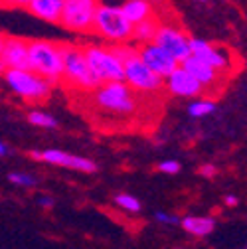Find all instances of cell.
I'll use <instances>...</instances> for the list:
<instances>
[{"label": "cell", "mask_w": 247, "mask_h": 249, "mask_svg": "<svg viewBox=\"0 0 247 249\" xmlns=\"http://www.w3.org/2000/svg\"><path fill=\"white\" fill-rule=\"evenodd\" d=\"M91 93H93L95 107L107 115L129 117L137 111V93L125 81L101 83Z\"/></svg>", "instance_id": "7a4b0ae2"}, {"label": "cell", "mask_w": 247, "mask_h": 249, "mask_svg": "<svg viewBox=\"0 0 247 249\" xmlns=\"http://www.w3.org/2000/svg\"><path fill=\"white\" fill-rule=\"evenodd\" d=\"M215 172H218V170H215V166H213V164H204V166L200 168V174H202V176H206V178H213V176H215Z\"/></svg>", "instance_id": "4316f807"}, {"label": "cell", "mask_w": 247, "mask_h": 249, "mask_svg": "<svg viewBox=\"0 0 247 249\" xmlns=\"http://www.w3.org/2000/svg\"><path fill=\"white\" fill-rule=\"evenodd\" d=\"M137 53L139 57L144 61V64L157 73L160 75L162 79L174 70L178 68V61L164 50L160 48L159 44H154V42H146V44H139L137 46Z\"/></svg>", "instance_id": "4fadbf2b"}, {"label": "cell", "mask_w": 247, "mask_h": 249, "mask_svg": "<svg viewBox=\"0 0 247 249\" xmlns=\"http://www.w3.org/2000/svg\"><path fill=\"white\" fill-rule=\"evenodd\" d=\"M87 66L91 73L95 75L99 83H109V81H123V61L113 53L111 46H97L89 44L81 46Z\"/></svg>", "instance_id": "52a82bcc"}, {"label": "cell", "mask_w": 247, "mask_h": 249, "mask_svg": "<svg viewBox=\"0 0 247 249\" xmlns=\"http://www.w3.org/2000/svg\"><path fill=\"white\" fill-rule=\"evenodd\" d=\"M28 61H30V70L48 79L52 85L61 83V73H64L61 44L50 40L28 42Z\"/></svg>", "instance_id": "6da1fadb"}, {"label": "cell", "mask_w": 247, "mask_h": 249, "mask_svg": "<svg viewBox=\"0 0 247 249\" xmlns=\"http://www.w3.org/2000/svg\"><path fill=\"white\" fill-rule=\"evenodd\" d=\"M61 52H64V73H61V83H66L71 89L89 91V93L97 85H101L95 79V75L91 73L81 46L61 44Z\"/></svg>", "instance_id": "277c9868"}, {"label": "cell", "mask_w": 247, "mask_h": 249, "mask_svg": "<svg viewBox=\"0 0 247 249\" xmlns=\"http://www.w3.org/2000/svg\"><path fill=\"white\" fill-rule=\"evenodd\" d=\"M152 42L159 44L160 48H164L178 64L190 55V36L186 34V30L182 26H178L174 22H162L160 20Z\"/></svg>", "instance_id": "9c48e42d"}, {"label": "cell", "mask_w": 247, "mask_h": 249, "mask_svg": "<svg viewBox=\"0 0 247 249\" xmlns=\"http://www.w3.org/2000/svg\"><path fill=\"white\" fill-rule=\"evenodd\" d=\"M4 81L14 95L26 103H42L52 95V83L32 70H6Z\"/></svg>", "instance_id": "5b68a950"}, {"label": "cell", "mask_w": 247, "mask_h": 249, "mask_svg": "<svg viewBox=\"0 0 247 249\" xmlns=\"http://www.w3.org/2000/svg\"><path fill=\"white\" fill-rule=\"evenodd\" d=\"M32 157L36 160H42L46 164H53V166H66V168H71V170H79V172H95L97 170V164L89 159H83V157H77V154H71V152H64V150H57V148H48V150H36L32 152Z\"/></svg>", "instance_id": "7c38bea8"}, {"label": "cell", "mask_w": 247, "mask_h": 249, "mask_svg": "<svg viewBox=\"0 0 247 249\" xmlns=\"http://www.w3.org/2000/svg\"><path fill=\"white\" fill-rule=\"evenodd\" d=\"M40 206H44V208H52V198H50V196H42V198H40Z\"/></svg>", "instance_id": "f1b7e54d"}, {"label": "cell", "mask_w": 247, "mask_h": 249, "mask_svg": "<svg viewBox=\"0 0 247 249\" xmlns=\"http://www.w3.org/2000/svg\"><path fill=\"white\" fill-rule=\"evenodd\" d=\"M99 38L111 44H121V42H131L133 36V24L125 18L121 6L99 2L95 16H93V30Z\"/></svg>", "instance_id": "3957f363"}, {"label": "cell", "mask_w": 247, "mask_h": 249, "mask_svg": "<svg viewBox=\"0 0 247 249\" xmlns=\"http://www.w3.org/2000/svg\"><path fill=\"white\" fill-rule=\"evenodd\" d=\"M198 2H208V0H198Z\"/></svg>", "instance_id": "836d02e7"}, {"label": "cell", "mask_w": 247, "mask_h": 249, "mask_svg": "<svg viewBox=\"0 0 247 249\" xmlns=\"http://www.w3.org/2000/svg\"><path fill=\"white\" fill-rule=\"evenodd\" d=\"M97 6V0H64V10L57 24L75 34H89L93 30Z\"/></svg>", "instance_id": "ba28073f"}, {"label": "cell", "mask_w": 247, "mask_h": 249, "mask_svg": "<svg viewBox=\"0 0 247 249\" xmlns=\"http://www.w3.org/2000/svg\"><path fill=\"white\" fill-rule=\"evenodd\" d=\"M123 81L141 95H159L164 89V79L154 73L139 53L123 61Z\"/></svg>", "instance_id": "8992f818"}, {"label": "cell", "mask_w": 247, "mask_h": 249, "mask_svg": "<svg viewBox=\"0 0 247 249\" xmlns=\"http://www.w3.org/2000/svg\"><path fill=\"white\" fill-rule=\"evenodd\" d=\"M159 170L164 172V174H176V172H180V162H176V160H162L159 164Z\"/></svg>", "instance_id": "d4e9b609"}, {"label": "cell", "mask_w": 247, "mask_h": 249, "mask_svg": "<svg viewBox=\"0 0 247 249\" xmlns=\"http://www.w3.org/2000/svg\"><path fill=\"white\" fill-rule=\"evenodd\" d=\"M4 154H8V146L4 142H0V157H4Z\"/></svg>", "instance_id": "f546056e"}, {"label": "cell", "mask_w": 247, "mask_h": 249, "mask_svg": "<svg viewBox=\"0 0 247 249\" xmlns=\"http://www.w3.org/2000/svg\"><path fill=\"white\" fill-rule=\"evenodd\" d=\"M180 224H182L184 231H188L194 237H206L215 228V220L210 215H186Z\"/></svg>", "instance_id": "ac0fdd59"}, {"label": "cell", "mask_w": 247, "mask_h": 249, "mask_svg": "<svg viewBox=\"0 0 247 249\" xmlns=\"http://www.w3.org/2000/svg\"><path fill=\"white\" fill-rule=\"evenodd\" d=\"M180 66L186 70V71H190V73L200 81V85L204 87V91H218V89L222 87V83H224V77H222V75H226V73L210 68L208 64H204L202 59L194 57L192 53H190L186 59H182Z\"/></svg>", "instance_id": "5bb4252c"}, {"label": "cell", "mask_w": 247, "mask_h": 249, "mask_svg": "<svg viewBox=\"0 0 247 249\" xmlns=\"http://www.w3.org/2000/svg\"><path fill=\"white\" fill-rule=\"evenodd\" d=\"M164 89L174 97H184V99H192L204 93V87L200 85V81L186 71L180 64L178 68H174L166 77H164Z\"/></svg>", "instance_id": "8fae6325"}, {"label": "cell", "mask_w": 247, "mask_h": 249, "mask_svg": "<svg viewBox=\"0 0 247 249\" xmlns=\"http://www.w3.org/2000/svg\"><path fill=\"white\" fill-rule=\"evenodd\" d=\"M148 2H150L152 6H157V4H162V2H164V0H148Z\"/></svg>", "instance_id": "d6a6232c"}, {"label": "cell", "mask_w": 247, "mask_h": 249, "mask_svg": "<svg viewBox=\"0 0 247 249\" xmlns=\"http://www.w3.org/2000/svg\"><path fill=\"white\" fill-rule=\"evenodd\" d=\"M190 53L194 57L202 59L210 68L222 71V73H228L233 66V57L226 48L213 46V44L200 40V38H190Z\"/></svg>", "instance_id": "30bf717a"}, {"label": "cell", "mask_w": 247, "mask_h": 249, "mask_svg": "<svg viewBox=\"0 0 247 249\" xmlns=\"http://www.w3.org/2000/svg\"><path fill=\"white\" fill-rule=\"evenodd\" d=\"M115 204L121 210L129 212V213H139L141 212V202L135 196H131V194H117L115 196Z\"/></svg>", "instance_id": "7402d4cb"}, {"label": "cell", "mask_w": 247, "mask_h": 249, "mask_svg": "<svg viewBox=\"0 0 247 249\" xmlns=\"http://www.w3.org/2000/svg\"><path fill=\"white\" fill-rule=\"evenodd\" d=\"M8 180L16 186H22V188H30V186H34L36 184V178L34 176H30V174H24V172H12L8 176Z\"/></svg>", "instance_id": "603a6c76"}, {"label": "cell", "mask_w": 247, "mask_h": 249, "mask_svg": "<svg viewBox=\"0 0 247 249\" xmlns=\"http://www.w3.org/2000/svg\"><path fill=\"white\" fill-rule=\"evenodd\" d=\"M28 121L32 123L34 127H40V129H55L57 127V121L50 113H44V111H30Z\"/></svg>", "instance_id": "ffe728a7"}, {"label": "cell", "mask_w": 247, "mask_h": 249, "mask_svg": "<svg viewBox=\"0 0 247 249\" xmlns=\"http://www.w3.org/2000/svg\"><path fill=\"white\" fill-rule=\"evenodd\" d=\"M226 204H228L229 208H233V206H237V204H239V200H237V196L228 194V196H226Z\"/></svg>", "instance_id": "83f0119b"}, {"label": "cell", "mask_w": 247, "mask_h": 249, "mask_svg": "<svg viewBox=\"0 0 247 249\" xmlns=\"http://www.w3.org/2000/svg\"><path fill=\"white\" fill-rule=\"evenodd\" d=\"M119 6L131 24H137V22H142L146 18L157 16V10H154V6L148 2V0H125V2L119 4Z\"/></svg>", "instance_id": "e0dca14e"}, {"label": "cell", "mask_w": 247, "mask_h": 249, "mask_svg": "<svg viewBox=\"0 0 247 249\" xmlns=\"http://www.w3.org/2000/svg\"><path fill=\"white\" fill-rule=\"evenodd\" d=\"M159 24H160V18H157V16L133 24V36H131V40H135L137 44L152 42L154 34H157V30H159Z\"/></svg>", "instance_id": "d6986e66"}, {"label": "cell", "mask_w": 247, "mask_h": 249, "mask_svg": "<svg viewBox=\"0 0 247 249\" xmlns=\"http://www.w3.org/2000/svg\"><path fill=\"white\" fill-rule=\"evenodd\" d=\"M26 10L50 24H57L61 10H64V0H30L26 4Z\"/></svg>", "instance_id": "2e32d148"}, {"label": "cell", "mask_w": 247, "mask_h": 249, "mask_svg": "<svg viewBox=\"0 0 247 249\" xmlns=\"http://www.w3.org/2000/svg\"><path fill=\"white\" fill-rule=\"evenodd\" d=\"M4 71H6V66L2 64V61H0V77H2V75H4Z\"/></svg>", "instance_id": "1f68e13d"}, {"label": "cell", "mask_w": 247, "mask_h": 249, "mask_svg": "<svg viewBox=\"0 0 247 249\" xmlns=\"http://www.w3.org/2000/svg\"><path fill=\"white\" fill-rule=\"evenodd\" d=\"M157 222H160V224H164V226H176V224H180V220L176 215H172V213H166V212H157Z\"/></svg>", "instance_id": "cb8c5ba5"}, {"label": "cell", "mask_w": 247, "mask_h": 249, "mask_svg": "<svg viewBox=\"0 0 247 249\" xmlns=\"http://www.w3.org/2000/svg\"><path fill=\"white\" fill-rule=\"evenodd\" d=\"M4 38H6L4 34H0V53H2V46H4Z\"/></svg>", "instance_id": "4dcf8cb0"}, {"label": "cell", "mask_w": 247, "mask_h": 249, "mask_svg": "<svg viewBox=\"0 0 247 249\" xmlns=\"http://www.w3.org/2000/svg\"><path fill=\"white\" fill-rule=\"evenodd\" d=\"M30 0H0V8H26Z\"/></svg>", "instance_id": "484cf974"}, {"label": "cell", "mask_w": 247, "mask_h": 249, "mask_svg": "<svg viewBox=\"0 0 247 249\" xmlns=\"http://www.w3.org/2000/svg\"><path fill=\"white\" fill-rule=\"evenodd\" d=\"M0 61L6 66V70H30L28 61V40L6 36Z\"/></svg>", "instance_id": "9a60e30c"}, {"label": "cell", "mask_w": 247, "mask_h": 249, "mask_svg": "<svg viewBox=\"0 0 247 249\" xmlns=\"http://www.w3.org/2000/svg\"><path fill=\"white\" fill-rule=\"evenodd\" d=\"M97 2H107V0H97Z\"/></svg>", "instance_id": "e575fe53"}, {"label": "cell", "mask_w": 247, "mask_h": 249, "mask_svg": "<svg viewBox=\"0 0 247 249\" xmlns=\"http://www.w3.org/2000/svg\"><path fill=\"white\" fill-rule=\"evenodd\" d=\"M215 111V103L212 99H196L190 103L188 107V113L194 117V119H202L206 115H212Z\"/></svg>", "instance_id": "44dd1931"}]
</instances>
